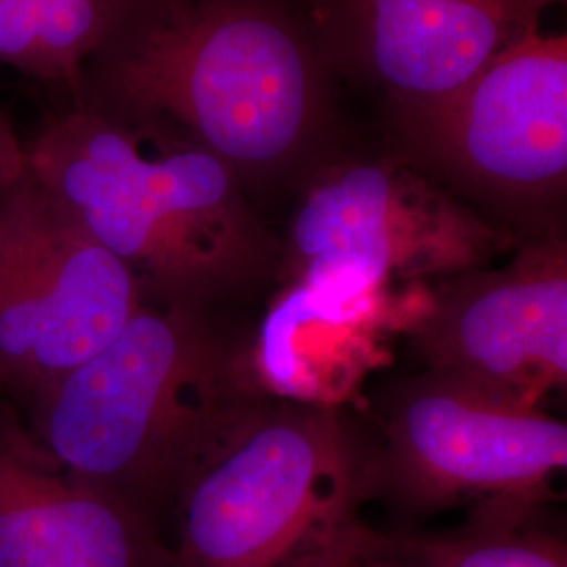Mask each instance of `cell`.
<instances>
[{
    "label": "cell",
    "mask_w": 567,
    "mask_h": 567,
    "mask_svg": "<svg viewBox=\"0 0 567 567\" xmlns=\"http://www.w3.org/2000/svg\"><path fill=\"white\" fill-rule=\"evenodd\" d=\"M332 79L295 0H118L72 105L196 143L250 192L334 152Z\"/></svg>",
    "instance_id": "obj_1"
},
{
    "label": "cell",
    "mask_w": 567,
    "mask_h": 567,
    "mask_svg": "<svg viewBox=\"0 0 567 567\" xmlns=\"http://www.w3.org/2000/svg\"><path fill=\"white\" fill-rule=\"evenodd\" d=\"M25 156L28 175L128 267L147 303L224 313L278 280L280 238L196 143L72 105Z\"/></svg>",
    "instance_id": "obj_2"
},
{
    "label": "cell",
    "mask_w": 567,
    "mask_h": 567,
    "mask_svg": "<svg viewBox=\"0 0 567 567\" xmlns=\"http://www.w3.org/2000/svg\"><path fill=\"white\" fill-rule=\"evenodd\" d=\"M267 400L224 313L143 301L34 408L32 431L79 480L154 519Z\"/></svg>",
    "instance_id": "obj_3"
},
{
    "label": "cell",
    "mask_w": 567,
    "mask_h": 567,
    "mask_svg": "<svg viewBox=\"0 0 567 567\" xmlns=\"http://www.w3.org/2000/svg\"><path fill=\"white\" fill-rule=\"evenodd\" d=\"M377 454L347 410L269 398L179 492L175 567H332L379 496Z\"/></svg>",
    "instance_id": "obj_4"
},
{
    "label": "cell",
    "mask_w": 567,
    "mask_h": 567,
    "mask_svg": "<svg viewBox=\"0 0 567 567\" xmlns=\"http://www.w3.org/2000/svg\"><path fill=\"white\" fill-rule=\"evenodd\" d=\"M400 154L519 243L564 234L567 37L547 21L465 86L395 116Z\"/></svg>",
    "instance_id": "obj_5"
},
{
    "label": "cell",
    "mask_w": 567,
    "mask_h": 567,
    "mask_svg": "<svg viewBox=\"0 0 567 567\" xmlns=\"http://www.w3.org/2000/svg\"><path fill=\"white\" fill-rule=\"evenodd\" d=\"M276 282L400 288L482 269L519 240L400 154L330 152L299 179Z\"/></svg>",
    "instance_id": "obj_6"
},
{
    "label": "cell",
    "mask_w": 567,
    "mask_h": 567,
    "mask_svg": "<svg viewBox=\"0 0 567 567\" xmlns=\"http://www.w3.org/2000/svg\"><path fill=\"white\" fill-rule=\"evenodd\" d=\"M142 303L128 267L28 173L0 196V391L34 410Z\"/></svg>",
    "instance_id": "obj_7"
},
{
    "label": "cell",
    "mask_w": 567,
    "mask_h": 567,
    "mask_svg": "<svg viewBox=\"0 0 567 567\" xmlns=\"http://www.w3.org/2000/svg\"><path fill=\"white\" fill-rule=\"evenodd\" d=\"M377 447V498L425 517L498 496H548L567 465V426L545 408L425 370L386 393Z\"/></svg>",
    "instance_id": "obj_8"
},
{
    "label": "cell",
    "mask_w": 567,
    "mask_h": 567,
    "mask_svg": "<svg viewBox=\"0 0 567 567\" xmlns=\"http://www.w3.org/2000/svg\"><path fill=\"white\" fill-rule=\"evenodd\" d=\"M404 337L429 372L543 408L567 386L564 234L527 238L501 267L435 282Z\"/></svg>",
    "instance_id": "obj_9"
},
{
    "label": "cell",
    "mask_w": 567,
    "mask_h": 567,
    "mask_svg": "<svg viewBox=\"0 0 567 567\" xmlns=\"http://www.w3.org/2000/svg\"><path fill=\"white\" fill-rule=\"evenodd\" d=\"M566 0H311L334 74L385 93L393 116L446 100Z\"/></svg>",
    "instance_id": "obj_10"
},
{
    "label": "cell",
    "mask_w": 567,
    "mask_h": 567,
    "mask_svg": "<svg viewBox=\"0 0 567 567\" xmlns=\"http://www.w3.org/2000/svg\"><path fill=\"white\" fill-rule=\"evenodd\" d=\"M429 288L351 278L280 284L248 337L261 391L290 404L347 410L365 381L391 362V344L423 311Z\"/></svg>",
    "instance_id": "obj_11"
},
{
    "label": "cell",
    "mask_w": 567,
    "mask_h": 567,
    "mask_svg": "<svg viewBox=\"0 0 567 567\" xmlns=\"http://www.w3.org/2000/svg\"><path fill=\"white\" fill-rule=\"evenodd\" d=\"M0 567H175V559L150 515L79 480L0 408Z\"/></svg>",
    "instance_id": "obj_12"
},
{
    "label": "cell",
    "mask_w": 567,
    "mask_h": 567,
    "mask_svg": "<svg viewBox=\"0 0 567 567\" xmlns=\"http://www.w3.org/2000/svg\"><path fill=\"white\" fill-rule=\"evenodd\" d=\"M548 496H498L475 503L461 526L386 534L425 567H567L564 538L547 526Z\"/></svg>",
    "instance_id": "obj_13"
},
{
    "label": "cell",
    "mask_w": 567,
    "mask_h": 567,
    "mask_svg": "<svg viewBox=\"0 0 567 567\" xmlns=\"http://www.w3.org/2000/svg\"><path fill=\"white\" fill-rule=\"evenodd\" d=\"M118 0H0V61L74 93Z\"/></svg>",
    "instance_id": "obj_14"
},
{
    "label": "cell",
    "mask_w": 567,
    "mask_h": 567,
    "mask_svg": "<svg viewBox=\"0 0 567 567\" xmlns=\"http://www.w3.org/2000/svg\"><path fill=\"white\" fill-rule=\"evenodd\" d=\"M332 567H425L408 559L389 543L386 534L362 526L334 559Z\"/></svg>",
    "instance_id": "obj_15"
},
{
    "label": "cell",
    "mask_w": 567,
    "mask_h": 567,
    "mask_svg": "<svg viewBox=\"0 0 567 567\" xmlns=\"http://www.w3.org/2000/svg\"><path fill=\"white\" fill-rule=\"evenodd\" d=\"M28 173L25 145L18 140L4 114L0 112V196L21 182Z\"/></svg>",
    "instance_id": "obj_16"
}]
</instances>
